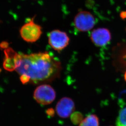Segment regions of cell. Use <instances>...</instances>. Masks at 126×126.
Segmentation results:
<instances>
[{
    "mask_svg": "<svg viewBox=\"0 0 126 126\" xmlns=\"http://www.w3.org/2000/svg\"><path fill=\"white\" fill-rule=\"evenodd\" d=\"M46 113L50 117H53L55 115V111L53 108H49L46 110Z\"/></svg>",
    "mask_w": 126,
    "mask_h": 126,
    "instance_id": "cell-13",
    "label": "cell"
},
{
    "mask_svg": "<svg viewBox=\"0 0 126 126\" xmlns=\"http://www.w3.org/2000/svg\"><path fill=\"white\" fill-rule=\"evenodd\" d=\"M18 74L25 75L36 84L50 82L60 76L62 67L60 62L47 52L25 55L16 54V69Z\"/></svg>",
    "mask_w": 126,
    "mask_h": 126,
    "instance_id": "cell-1",
    "label": "cell"
},
{
    "mask_svg": "<svg viewBox=\"0 0 126 126\" xmlns=\"http://www.w3.org/2000/svg\"><path fill=\"white\" fill-rule=\"evenodd\" d=\"M74 24L78 31L85 32L91 30L94 28L95 24V19L91 12L80 11L74 18Z\"/></svg>",
    "mask_w": 126,
    "mask_h": 126,
    "instance_id": "cell-4",
    "label": "cell"
},
{
    "mask_svg": "<svg viewBox=\"0 0 126 126\" xmlns=\"http://www.w3.org/2000/svg\"><path fill=\"white\" fill-rule=\"evenodd\" d=\"M8 46V43L5 41L2 42L0 44V47H1V48L6 49Z\"/></svg>",
    "mask_w": 126,
    "mask_h": 126,
    "instance_id": "cell-15",
    "label": "cell"
},
{
    "mask_svg": "<svg viewBox=\"0 0 126 126\" xmlns=\"http://www.w3.org/2000/svg\"><path fill=\"white\" fill-rule=\"evenodd\" d=\"M124 79L126 82V71L125 72V74H124Z\"/></svg>",
    "mask_w": 126,
    "mask_h": 126,
    "instance_id": "cell-17",
    "label": "cell"
},
{
    "mask_svg": "<svg viewBox=\"0 0 126 126\" xmlns=\"http://www.w3.org/2000/svg\"><path fill=\"white\" fill-rule=\"evenodd\" d=\"M20 79H21V81L23 84H26L30 81V78L28 76L25 75H21Z\"/></svg>",
    "mask_w": 126,
    "mask_h": 126,
    "instance_id": "cell-12",
    "label": "cell"
},
{
    "mask_svg": "<svg viewBox=\"0 0 126 126\" xmlns=\"http://www.w3.org/2000/svg\"><path fill=\"white\" fill-rule=\"evenodd\" d=\"M5 59L3 67L6 70L12 71L16 69V56L17 54L12 48L8 47L4 51Z\"/></svg>",
    "mask_w": 126,
    "mask_h": 126,
    "instance_id": "cell-8",
    "label": "cell"
},
{
    "mask_svg": "<svg viewBox=\"0 0 126 126\" xmlns=\"http://www.w3.org/2000/svg\"><path fill=\"white\" fill-rule=\"evenodd\" d=\"M32 18L21 28L20 32L21 36L28 42H34L37 41L42 34L41 26L34 21Z\"/></svg>",
    "mask_w": 126,
    "mask_h": 126,
    "instance_id": "cell-2",
    "label": "cell"
},
{
    "mask_svg": "<svg viewBox=\"0 0 126 126\" xmlns=\"http://www.w3.org/2000/svg\"><path fill=\"white\" fill-rule=\"evenodd\" d=\"M79 126H99V118L95 115H90L82 120Z\"/></svg>",
    "mask_w": 126,
    "mask_h": 126,
    "instance_id": "cell-9",
    "label": "cell"
},
{
    "mask_svg": "<svg viewBox=\"0 0 126 126\" xmlns=\"http://www.w3.org/2000/svg\"><path fill=\"white\" fill-rule=\"evenodd\" d=\"M117 126H126V107L120 110L116 120Z\"/></svg>",
    "mask_w": 126,
    "mask_h": 126,
    "instance_id": "cell-10",
    "label": "cell"
},
{
    "mask_svg": "<svg viewBox=\"0 0 126 126\" xmlns=\"http://www.w3.org/2000/svg\"><path fill=\"white\" fill-rule=\"evenodd\" d=\"M56 92L50 85L44 84L36 88L34 94L35 100L41 105H47L52 103L56 98Z\"/></svg>",
    "mask_w": 126,
    "mask_h": 126,
    "instance_id": "cell-3",
    "label": "cell"
},
{
    "mask_svg": "<svg viewBox=\"0 0 126 126\" xmlns=\"http://www.w3.org/2000/svg\"><path fill=\"white\" fill-rule=\"evenodd\" d=\"M125 47H124V50H123V63L124 65L125 66V67L126 68V44L125 46Z\"/></svg>",
    "mask_w": 126,
    "mask_h": 126,
    "instance_id": "cell-14",
    "label": "cell"
},
{
    "mask_svg": "<svg viewBox=\"0 0 126 126\" xmlns=\"http://www.w3.org/2000/svg\"><path fill=\"white\" fill-rule=\"evenodd\" d=\"M70 120L75 125L80 124L83 120V115L80 112H74L70 115Z\"/></svg>",
    "mask_w": 126,
    "mask_h": 126,
    "instance_id": "cell-11",
    "label": "cell"
},
{
    "mask_svg": "<svg viewBox=\"0 0 126 126\" xmlns=\"http://www.w3.org/2000/svg\"><path fill=\"white\" fill-rule=\"evenodd\" d=\"M120 18L123 20L126 19V11H122L120 15Z\"/></svg>",
    "mask_w": 126,
    "mask_h": 126,
    "instance_id": "cell-16",
    "label": "cell"
},
{
    "mask_svg": "<svg viewBox=\"0 0 126 126\" xmlns=\"http://www.w3.org/2000/svg\"><path fill=\"white\" fill-rule=\"evenodd\" d=\"M111 39V33L107 28H97L94 30L91 34V41L98 47H103L107 45Z\"/></svg>",
    "mask_w": 126,
    "mask_h": 126,
    "instance_id": "cell-6",
    "label": "cell"
},
{
    "mask_svg": "<svg viewBox=\"0 0 126 126\" xmlns=\"http://www.w3.org/2000/svg\"><path fill=\"white\" fill-rule=\"evenodd\" d=\"M69 36L64 32L55 30L49 34V44L55 51L60 52L63 50L69 44Z\"/></svg>",
    "mask_w": 126,
    "mask_h": 126,
    "instance_id": "cell-5",
    "label": "cell"
},
{
    "mask_svg": "<svg viewBox=\"0 0 126 126\" xmlns=\"http://www.w3.org/2000/svg\"><path fill=\"white\" fill-rule=\"evenodd\" d=\"M75 110V105L71 98L64 97L59 101L56 107L57 115L61 118H66L71 115Z\"/></svg>",
    "mask_w": 126,
    "mask_h": 126,
    "instance_id": "cell-7",
    "label": "cell"
}]
</instances>
